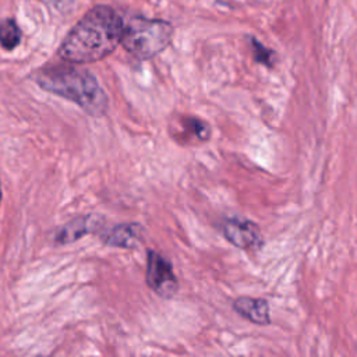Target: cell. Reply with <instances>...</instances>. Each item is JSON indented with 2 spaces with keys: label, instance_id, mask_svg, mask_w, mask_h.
<instances>
[{
  "label": "cell",
  "instance_id": "10",
  "mask_svg": "<svg viewBox=\"0 0 357 357\" xmlns=\"http://www.w3.org/2000/svg\"><path fill=\"white\" fill-rule=\"evenodd\" d=\"M20 42L21 29L18 24L11 18L0 21V46L6 50H13L20 45Z\"/></svg>",
  "mask_w": 357,
  "mask_h": 357
},
{
  "label": "cell",
  "instance_id": "12",
  "mask_svg": "<svg viewBox=\"0 0 357 357\" xmlns=\"http://www.w3.org/2000/svg\"><path fill=\"white\" fill-rule=\"evenodd\" d=\"M53 7L63 13V14H68L74 10V6H75V0H50Z\"/></svg>",
  "mask_w": 357,
  "mask_h": 357
},
{
  "label": "cell",
  "instance_id": "11",
  "mask_svg": "<svg viewBox=\"0 0 357 357\" xmlns=\"http://www.w3.org/2000/svg\"><path fill=\"white\" fill-rule=\"evenodd\" d=\"M250 46L252 50V56L254 60L259 64H264L265 67H273L276 63V53L266 47L265 45H262L257 38L250 36Z\"/></svg>",
  "mask_w": 357,
  "mask_h": 357
},
{
  "label": "cell",
  "instance_id": "1",
  "mask_svg": "<svg viewBox=\"0 0 357 357\" xmlns=\"http://www.w3.org/2000/svg\"><path fill=\"white\" fill-rule=\"evenodd\" d=\"M124 18L110 6H95L70 29L59 47L66 63L89 64L112 54L120 45Z\"/></svg>",
  "mask_w": 357,
  "mask_h": 357
},
{
  "label": "cell",
  "instance_id": "5",
  "mask_svg": "<svg viewBox=\"0 0 357 357\" xmlns=\"http://www.w3.org/2000/svg\"><path fill=\"white\" fill-rule=\"evenodd\" d=\"M222 233L230 244L241 250L257 248L262 244L261 229L250 219L229 218L222 223Z\"/></svg>",
  "mask_w": 357,
  "mask_h": 357
},
{
  "label": "cell",
  "instance_id": "2",
  "mask_svg": "<svg viewBox=\"0 0 357 357\" xmlns=\"http://www.w3.org/2000/svg\"><path fill=\"white\" fill-rule=\"evenodd\" d=\"M33 79L42 89L77 103L91 116L100 117L109 107L107 95L96 77L71 63L43 68L35 74Z\"/></svg>",
  "mask_w": 357,
  "mask_h": 357
},
{
  "label": "cell",
  "instance_id": "4",
  "mask_svg": "<svg viewBox=\"0 0 357 357\" xmlns=\"http://www.w3.org/2000/svg\"><path fill=\"white\" fill-rule=\"evenodd\" d=\"M145 282L148 287L163 298H172L178 290V280L170 261L155 250L146 252Z\"/></svg>",
  "mask_w": 357,
  "mask_h": 357
},
{
  "label": "cell",
  "instance_id": "6",
  "mask_svg": "<svg viewBox=\"0 0 357 357\" xmlns=\"http://www.w3.org/2000/svg\"><path fill=\"white\" fill-rule=\"evenodd\" d=\"M105 225V218L98 213L91 215H82L77 216L54 231V243L60 245L71 244L81 237L91 234V233H99Z\"/></svg>",
  "mask_w": 357,
  "mask_h": 357
},
{
  "label": "cell",
  "instance_id": "9",
  "mask_svg": "<svg viewBox=\"0 0 357 357\" xmlns=\"http://www.w3.org/2000/svg\"><path fill=\"white\" fill-rule=\"evenodd\" d=\"M181 131L177 137L180 142H205L211 138V127L206 121L194 116H181L178 120Z\"/></svg>",
  "mask_w": 357,
  "mask_h": 357
},
{
  "label": "cell",
  "instance_id": "13",
  "mask_svg": "<svg viewBox=\"0 0 357 357\" xmlns=\"http://www.w3.org/2000/svg\"><path fill=\"white\" fill-rule=\"evenodd\" d=\"M1 197H3V192H1V185H0V201H1Z\"/></svg>",
  "mask_w": 357,
  "mask_h": 357
},
{
  "label": "cell",
  "instance_id": "3",
  "mask_svg": "<svg viewBox=\"0 0 357 357\" xmlns=\"http://www.w3.org/2000/svg\"><path fill=\"white\" fill-rule=\"evenodd\" d=\"M173 25L162 18L131 15L124 20L120 45L138 60H149L162 53L172 42Z\"/></svg>",
  "mask_w": 357,
  "mask_h": 357
},
{
  "label": "cell",
  "instance_id": "8",
  "mask_svg": "<svg viewBox=\"0 0 357 357\" xmlns=\"http://www.w3.org/2000/svg\"><path fill=\"white\" fill-rule=\"evenodd\" d=\"M231 307L240 317L245 318L252 324H257V325L271 324L269 303L265 298L241 296L231 303Z\"/></svg>",
  "mask_w": 357,
  "mask_h": 357
},
{
  "label": "cell",
  "instance_id": "7",
  "mask_svg": "<svg viewBox=\"0 0 357 357\" xmlns=\"http://www.w3.org/2000/svg\"><path fill=\"white\" fill-rule=\"evenodd\" d=\"M105 244L126 250L137 248L144 238V227L135 222L119 223L106 231H99Z\"/></svg>",
  "mask_w": 357,
  "mask_h": 357
}]
</instances>
